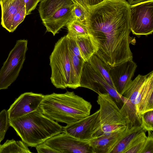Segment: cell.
Instances as JSON below:
<instances>
[{"label": "cell", "mask_w": 153, "mask_h": 153, "mask_svg": "<svg viewBox=\"0 0 153 153\" xmlns=\"http://www.w3.org/2000/svg\"><path fill=\"white\" fill-rule=\"evenodd\" d=\"M91 103L74 91L44 95L38 110L50 119L69 124L90 115Z\"/></svg>", "instance_id": "cell-1"}, {"label": "cell", "mask_w": 153, "mask_h": 153, "mask_svg": "<svg viewBox=\"0 0 153 153\" xmlns=\"http://www.w3.org/2000/svg\"><path fill=\"white\" fill-rule=\"evenodd\" d=\"M10 126L28 146L36 147L52 137L62 132L63 127L38 109L9 120Z\"/></svg>", "instance_id": "cell-2"}, {"label": "cell", "mask_w": 153, "mask_h": 153, "mask_svg": "<svg viewBox=\"0 0 153 153\" xmlns=\"http://www.w3.org/2000/svg\"><path fill=\"white\" fill-rule=\"evenodd\" d=\"M98 95L97 102L100 106L99 121L92 134V139L109 135L126 128L125 120L116 102L107 93Z\"/></svg>", "instance_id": "cell-3"}, {"label": "cell", "mask_w": 153, "mask_h": 153, "mask_svg": "<svg viewBox=\"0 0 153 153\" xmlns=\"http://www.w3.org/2000/svg\"><path fill=\"white\" fill-rule=\"evenodd\" d=\"M74 5L71 0H41L38 11L46 31L58 33L73 17Z\"/></svg>", "instance_id": "cell-4"}, {"label": "cell", "mask_w": 153, "mask_h": 153, "mask_svg": "<svg viewBox=\"0 0 153 153\" xmlns=\"http://www.w3.org/2000/svg\"><path fill=\"white\" fill-rule=\"evenodd\" d=\"M120 95L134 105L141 120L142 114L153 110V71L138 75Z\"/></svg>", "instance_id": "cell-5"}, {"label": "cell", "mask_w": 153, "mask_h": 153, "mask_svg": "<svg viewBox=\"0 0 153 153\" xmlns=\"http://www.w3.org/2000/svg\"><path fill=\"white\" fill-rule=\"evenodd\" d=\"M51 74V82L56 88H68L69 82L71 62L66 36L58 40L50 56Z\"/></svg>", "instance_id": "cell-6"}, {"label": "cell", "mask_w": 153, "mask_h": 153, "mask_svg": "<svg viewBox=\"0 0 153 153\" xmlns=\"http://www.w3.org/2000/svg\"><path fill=\"white\" fill-rule=\"evenodd\" d=\"M27 40L20 39L10 51L0 70V90L8 88L18 77L28 50Z\"/></svg>", "instance_id": "cell-7"}, {"label": "cell", "mask_w": 153, "mask_h": 153, "mask_svg": "<svg viewBox=\"0 0 153 153\" xmlns=\"http://www.w3.org/2000/svg\"><path fill=\"white\" fill-rule=\"evenodd\" d=\"M130 30L138 36L152 34L153 0L131 6Z\"/></svg>", "instance_id": "cell-8"}, {"label": "cell", "mask_w": 153, "mask_h": 153, "mask_svg": "<svg viewBox=\"0 0 153 153\" xmlns=\"http://www.w3.org/2000/svg\"><path fill=\"white\" fill-rule=\"evenodd\" d=\"M80 85V87L90 89L98 94L107 93L117 103H122L121 95L100 76L88 62H85Z\"/></svg>", "instance_id": "cell-9"}, {"label": "cell", "mask_w": 153, "mask_h": 153, "mask_svg": "<svg viewBox=\"0 0 153 153\" xmlns=\"http://www.w3.org/2000/svg\"><path fill=\"white\" fill-rule=\"evenodd\" d=\"M44 143L60 153H93L88 141L79 140L63 132L52 137Z\"/></svg>", "instance_id": "cell-10"}, {"label": "cell", "mask_w": 153, "mask_h": 153, "mask_svg": "<svg viewBox=\"0 0 153 153\" xmlns=\"http://www.w3.org/2000/svg\"><path fill=\"white\" fill-rule=\"evenodd\" d=\"M99 121V110L80 120L63 127V132L79 140L88 141Z\"/></svg>", "instance_id": "cell-11"}, {"label": "cell", "mask_w": 153, "mask_h": 153, "mask_svg": "<svg viewBox=\"0 0 153 153\" xmlns=\"http://www.w3.org/2000/svg\"><path fill=\"white\" fill-rule=\"evenodd\" d=\"M44 95L42 94L32 92L22 94L7 111L9 120L23 116L38 110Z\"/></svg>", "instance_id": "cell-12"}, {"label": "cell", "mask_w": 153, "mask_h": 153, "mask_svg": "<svg viewBox=\"0 0 153 153\" xmlns=\"http://www.w3.org/2000/svg\"><path fill=\"white\" fill-rule=\"evenodd\" d=\"M137 67L133 60L110 67L111 78L116 90L120 95L132 81Z\"/></svg>", "instance_id": "cell-13"}, {"label": "cell", "mask_w": 153, "mask_h": 153, "mask_svg": "<svg viewBox=\"0 0 153 153\" xmlns=\"http://www.w3.org/2000/svg\"><path fill=\"white\" fill-rule=\"evenodd\" d=\"M129 129L126 128L125 129L109 135L92 139L88 142L93 153H111Z\"/></svg>", "instance_id": "cell-14"}, {"label": "cell", "mask_w": 153, "mask_h": 153, "mask_svg": "<svg viewBox=\"0 0 153 153\" xmlns=\"http://www.w3.org/2000/svg\"><path fill=\"white\" fill-rule=\"evenodd\" d=\"M1 25L7 30L13 16L25 7L23 0H0Z\"/></svg>", "instance_id": "cell-15"}, {"label": "cell", "mask_w": 153, "mask_h": 153, "mask_svg": "<svg viewBox=\"0 0 153 153\" xmlns=\"http://www.w3.org/2000/svg\"><path fill=\"white\" fill-rule=\"evenodd\" d=\"M68 50L71 70L68 88L75 89L80 87V78L85 62L82 58L75 55Z\"/></svg>", "instance_id": "cell-16"}, {"label": "cell", "mask_w": 153, "mask_h": 153, "mask_svg": "<svg viewBox=\"0 0 153 153\" xmlns=\"http://www.w3.org/2000/svg\"><path fill=\"white\" fill-rule=\"evenodd\" d=\"M122 105L120 111L126 123V127L130 129L134 126H141V120L137 113L134 105L127 98L121 95Z\"/></svg>", "instance_id": "cell-17"}, {"label": "cell", "mask_w": 153, "mask_h": 153, "mask_svg": "<svg viewBox=\"0 0 153 153\" xmlns=\"http://www.w3.org/2000/svg\"><path fill=\"white\" fill-rule=\"evenodd\" d=\"M143 130L141 126H134L129 129L111 153H125Z\"/></svg>", "instance_id": "cell-18"}, {"label": "cell", "mask_w": 153, "mask_h": 153, "mask_svg": "<svg viewBox=\"0 0 153 153\" xmlns=\"http://www.w3.org/2000/svg\"><path fill=\"white\" fill-rule=\"evenodd\" d=\"M88 62L94 70L100 76L116 90L109 74L110 68L109 66L95 53L91 57Z\"/></svg>", "instance_id": "cell-19"}, {"label": "cell", "mask_w": 153, "mask_h": 153, "mask_svg": "<svg viewBox=\"0 0 153 153\" xmlns=\"http://www.w3.org/2000/svg\"><path fill=\"white\" fill-rule=\"evenodd\" d=\"M66 26L68 30L67 36L76 38L77 36H89L85 22L73 17Z\"/></svg>", "instance_id": "cell-20"}, {"label": "cell", "mask_w": 153, "mask_h": 153, "mask_svg": "<svg viewBox=\"0 0 153 153\" xmlns=\"http://www.w3.org/2000/svg\"><path fill=\"white\" fill-rule=\"evenodd\" d=\"M28 146L22 141L7 140L0 146V153H31Z\"/></svg>", "instance_id": "cell-21"}, {"label": "cell", "mask_w": 153, "mask_h": 153, "mask_svg": "<svg viewBox=\"0 0 153 153\" xmlns=\"http://www.w3.org/2000/svg\"><path fill=\"white\" fill-rule=\"evenodd\" d=\"M76 40L81 57L85 62H88L94 53V48L89 36H77Z\"/></svg>", "instance_id": "cell-22"}, {"label": "cell", "mask_w": 153, "mask_h": 153, "mask_svg": "<svg viewBox=\"0 0 153 153\" xmlns=\"http://www.w3.org/2000/svg\"><path fill=\"white\" fill-rule=\"evenodd\" d=\"M146 132L144 130L141 132L125 153H142L147 137Z\"/></svg>", "instance_id": "cell-23"}, {"label": "cell", "mask_w": 153, "mask_h": 153, "mask_svg": "<svg viewBox=\"0 0 153 153\" xmlns=\"http://www.w3.org/2000/svg\"><path fill=\"white\" fill-rule=\"evenodd\" d=\"M26 16L25 7L13 16L10 21L7 31L9 32H13L18 25L24 21Z\"/></svg>", "instance_id": "cell-24"}, {"label": "cell", "mask_w": 153, "mask_h": 153, "mask_svg": "<svg viewBox=\"0 0 153 153\" xmlns=\"http://www.w3.org/2000/svg\"><path fill=\"white\" fill-rule=\"evenodd\" d=\"M7 111L3 109L0 112V146L10 126Z\"/></svg>", "instance_id": "cell-25"}, {"label": "cell", "mask_w": 153, "mask_h": 153, "mask_svg": "<svg viewBox=\"0 0 153 153\" xmlns=\"http://www.w3.org/2000/svg\"><path fill=\"white\" fill-rule=\"evenodd\" d=\"M141 126L146 132L153 130V110L148 111L141 115Z\"/></svg>", "instance_id": "cell-26"}, {"label": "cell", "mask_w": 153, "mask_h": 153, "mask_svg": "<svg viewBox=\"0 0 153 153\" xmlns=\"http://www.w3.org/2000/svg\"><path fill=\"white\" fill-rule=\"evenodd\" d=\"M88 13L89 11L87 9L78 4H75L73 10V17L85 22L88 17Z\"/></svg>", "instance_id": "cell-27"}, {"label": "cell", "mask_w": 153, "mask_h": 153, "mask_svg": "<svg viewBox=\"0 0 153 153\" xmlns=\"http://www.w3.org/2000/svg\"><path fill=\"white\" fill-rule=\"evenodd\" d=\"M67 41L68 49L71 51L75 55L81 57L79 48L76 39L66 36Z\"/></svg>", "instance_id": "cell-28"}, {"label": "cell", "mask_w": 153, "mask_h": 153, "mask_svg": "<svg viewBox=\"0 0 153 153\" xmlns=\"http://www.w3.org/2000/svg\"><path fill=\"white\" fill-rule=\"evenodd\" d=\"M145 145L142 153H153V135L152 131H148Z\"/></svg>", "instance_id": "cell-29"}, {"label": "cell", "mask_w": 153, "mask_h": 153, "mask_svg": "<svg viewBox=\"0 0 153 153\" xmlns=\"http://www.w3.org/2000/svg\"><path fill=\"white\" fill-rule=\"evenodd\" d=\"M36 148L38 153H60L44 142L37 145Z\"/></svg>", "instance_id": "cell-30"}, {"label": "cell", "mask_w": 153, "mask_h": 153, "mask_svg": "<svg viewBox=\"0 0 153 153\" xmlns=\"http://www.w3.org/2000/svg\"><path fill=\"white\" fill-rule=\"evenodd\" d=\"M25 9L26 16L30 14L31 11L36 8L40 0H23Z\"/></svg>", "instance_id": "cell-31"}, {"label": "cell", "mask_w": 153, "mask_h": 153, "mask_svg": "<svg viewBox=\"0 0 153 153\" xmlns=\"http://www.w3.org/2000/svg\"><path fill=\"white\" fill-rule=\"evenodd\" d=\"M105 0H85L86 3L89 9L94 6L99 4Z\"/></svg>", "instance_id": "cell-32"}, {"label": "cell", "mask_w": 153, "mask_h": 153, "mask_svg": "<svg viewBox=\"0 0 153 153\" xmlns=\"http://www.w3.org/2000/svg\"><path fill=\"white\" fill-rule=\"evenodd\" d=\"M75 4H78L89 11V8L87 5L85 0H71Z\"/></svg>", "instance_id": "cell-33"}, {"label": "cell", "mask_w": 153, "mask_h": 153, "mask_svg": "<svg viewBox=\"0 0 153 153\" xmlns=\"http://www.w3.org/2000/svg\"><path fill=\"white\" fill-rule=\"evenodd\" d=\"M152 0H128L127 2L131 6L133 5L139 3Z\"/></svg>", "instance_id": "cell-34"}]
</instances>
